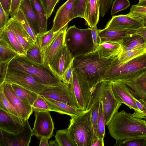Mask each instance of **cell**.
Returning a JSON list of instances; mask_svg holds the SVG:
<instances>
[{
    "mask_svg": "<svg viewBox=\"0 0 146 146\" xmlns=\"http://www.w3.org/2000/svg\"><path fill=\"white\" fill-rule=\"evenodd\" d=\"M106 125L109 134L116 141L146 138V119L124 110L116 113Z\"/></svg>",
    "mask_w": 146,
    "mask_h": 146,
    "instance_id": "1",
    "label": "cell"
},
{
    "mask_svg": "<svg viewBox=\"0 0 146 146\" xmlns=\"http://www.w3.org/2000/svg\"><path fill=\"white\" fill-rule=\"evenodd\" d=\"M115 57H102L94 51L74 57L73 66L74 71L95 87L104 80L106 72Z\"/></svg>",
    "mask_w": 146,
    "mask_h": 146,
    "instance_id": "2",
    "label": "cell"
},
{
    "mask_svg": "<svg viewBox=\"0 0 146 146\" xmlns=\"http://www.w3.org/2000/svg\"><path fill=\"white\" fill-rule=\"evenodd\" d=\"M146 72V52L124 63L115 57L108 68L103 80L131 81Z\"/></svg>",
    "mask_w": 146,
    "mask_h": 146,
    "instance_id": "3",
    "label": "cell"
},
{
    "mask_svg": "<svg viewBox=\"0 0 146 146\" xmlns=\"http://www.w3.org/2000/svg\"><path fill=\"white\" fill-rule=\"evenodd\" d=\"M8 68L29 74L46 86L56 85L62 82L48 66L33 62L24 55H19L12 59Z\"/></svg>",
    "mask_w": 146,
    "mask_h": 146,
    "instance_id": "4",
    "label": "cell"
},
{
    "mask_svg": "<svg viewBox=\"0 0 146 146\" xmlns=\"http://www.w3.org/2000/svg\"><path fill=\"white\" fill-rule=\"evenodd\" d=\"M90 109L71 117L68 128L74 146H91L94 136Z\"/></svg>",
    "mask_w": 146,
    "mask_h": 146,
    "instance_id": "5",
    "label": "cell"
},
{
    "mask_svg": "<svg viewBox=\"0 0 146 146\" xmlns=\"http://www.w3.org/2000/svg\"><path fill=\"white\" fill-rule=\"evenodd\" d=\"M65 42L74 58L94 50L91 28L79 29L75 25L67 29Z\"/></svg>",
    "mask_w": 146,
    "mask_h": 146,
    "instance_id": "6",
    "label": "cell"
},
{
    "mask_svg": "<svg viewBox=\"0 0 146 146\" xmlns=\"http://www.w3.org/2000/svg\"><path fill=\"white\" fill-rule=\"evenodd\" d=\"M93 94L101 100L107 125L122 105L115 98L112 92L110 82L102 80L94 87Z\"/></svg>",
    "mask_w": 146,
    "mask_h": 146,
    "instance_id": "7",
    "label": "cell"
},
{
    "mask_svg": "<svg viewBox=\"0 0 146 146\" xmlns=\"http://www.w3.org/2000/svg\"><path fill=\"white\" fill-rule=\"evenodd\" d=\"M70 86L78 108L83 111L88 110L94 87L74 70Z\"/></svg>",
    "mask_w": 146,
    "mask_h": 146,
    "instance_id": "8",
    "label": "cell"
},
{
    "mask_svg": "<svg viewBox=\"0 0 146 146\" xmlns=\"http://www.w3.org/2000/svg\"><path fill=\"white\" fill-rule=\"evenodd\" d=\"M14 84L39 94L46 86L25 73L8 68L4 82Z\"/></svg>",
    "mask_w": 146,
    "mask_h": 146,
    "instance_id": "9",
    "label": "cell"
},
{
    "mask_svg": "<svg viewBox=\"0 0 146 146\" xmlns=\"http://www.w3.org/2000/svg\"><path fill=\"white\" fill-rule=\"evenodd\" d=\"M33 135L28 119L25 123L24 129L16 133L0 129V146H28Z\"/></svg>",
    "mask_w": 146,
    "mask_h": 146,
    "instance_id": "10",
    "label": "cell"
},
{
    "mask_svg": "<svg viewBox=\"0 0 146 146\" xmlns=\"http://www.w3.org/2000/svg\"><path fill=\"white\" fill-rule=\"evenodd\" d=\"M38 94L79 108L74 98L70 85L62 82L57 85L46 86Z\"/></svg>",
    "mask_w": 146,
    "mask_h": 146,
    "instance_id": "11",
    "label": "cell"
},
{
    "mask_svg": "<svg viewBox=\"0 0 146 146\" xmlns=\"http://www.w3.org/2000/svg\"><path fill=\"white\" fill-rule=\"evenodd\" d=\"M35 120L32 129L33 135L38 139L50 138L53 134L54 123L49 111H35Z\"/></svg>",
    "mask_w": 146,
    "mask_h": 146,
    "instance_id": "12",
    "label": "cell"
},
{
    "mask_svg": "<svg viewBox=\"0 0 146 146\" xmlns=\"http://www.w3.org/2000/svg\"><path fill=\"white\" fill-rule=\"evenodd\" d=\"M1 85L5 97L19 116L25 121L28 120L33 111L32 106L19 98L13 90L11 83L4 82Z\"/></svg>",
    "mask_w": 146,
    "mask_h": 146,
    "instance_id": "13",
    "label": "cell"
},
{
    "mask_svg": "<svg viewBox=\"0 0 146 146\" xmlns=\"http://www.w3.org/2000/svg\"><path fill=\"white\" fill-rule=\"evenodd\" d=\"M74 58L65 43L56 53L48 66L62 80L64 73L72 63Z\"/></svg>",
    "mask_w": 146,
    "mask_h": 146,
    "instance_id": "14",
    "label": "cell"
},
{
    "mask_svg": "<svg viewBox=\"0 0 146 146\" xmlns=\"http://www.w3.org/2000/svg\"><path fill=\"white\" fill-rule=\"evenodd\" d=\"M112 90L116 99L119 102L133 109V114L135 117L140 118V112L135 103L131 96L130 88L124 82L115 81L110 82Z\"/></svg>",
    "mask_w": 146,
    "mask_h": 146,
    "instance_id": "15",
    "label": "cell"
},
{
    "mask_svg": "<svg viewBox=\"0 0 146 146\" xmlns=\"http://www.w3.org/2000/svg\"><path fill=\"white\" fill-rule=\"evenodd\" d=\"M77 0H67L57 10L51 29L55 33L59 31L74 19V9Z\"/></svg>",
    "mask_w": 146,
    "mask_h": 146,
    "instance_id": "16",
    "label": "cell"
},
{
    "mask_svg": "<svg viewBox=\"0 0 146 146\" xmlns=\"http://www.w3.org/2000/svg\"><path fill=\"white\" fill-rule=\"evenodd\" d=\"M68 25L55 34L52 40L42 52L43 64L48 66L56 53L65 44V36Z\"/></svg>",
    "mask_w": 146,
    "mask_h": 146,
    "instance_id": "17",
    "label": "cell"
},
{
    "mask_svg": "<svg viewBox=\"0 0 146 146\" xmlns=\"http://www.w3.org/2000/svg\"><path fill=\"white\" fill-rule=\"evenodd\" d=\"M25 121L0 108V129L11 133H19L24 129Z\"/></svg>",
    "mask_w": 146,
    "mask_h": 146,
    "instance_id": "18",
    "label": "cell"
},
{
    "mask_svg": "<svg viewBox=\"0 0 146 146\" xmlns=\"http://www.w3.org/2000/svg\"><path fill=\"white\" fill-rule=\"evenodd\" d=\"M144 26L137 20L125 15L113 16L107 23L105 29L114 30H137Z\"/></svg>",
    "mask_w": 146,
    "mask_h": 146,
    "instance_id": "19",
    "label": "cell"
},
{
    "mask_svg": "<svg viewBox=\"0 0 146 146\" xmlns=\"http://www.w3.org/2000/svg\"><path fill=\"white\" fill-rule=\"evenodd\" d=\"M100 0H86L84 11L86 25L90 27L97 26L99 21Z\"/></svg>",
    "mask_w": 146,
    "mask_h": 146,
    "instance_id": "20",
    "label": "cell"
},
{
    "mask_svg": "<svg viewBox=\"0 0 146 146\" xmlns=\"http://www.w3.org/2000/svg\"><path fill=\"white\" fill-rule=\"evenodd\" d=\"M136 30L135 29H108L105 28L98 30L101 38V43L105 42H112L120 44L125 38L135 33Z\"/></svg>",
    "mask_w": 146,
    "mask_h": 146,
    "instance_id": "21",
    "label": "cell"
},
{
    "mask_svg": "<svg viewBox=\"0 0 146 146\" xmlns=\"http://www.w3.org/2000/svg\"><path fill=\"white\" fill-rule=\"evenodd\" d=\"M22 10L30 27L37 35L39 34L38 18L30 0H22L19 8Z\"/></svg>",
    "mask_w": 146,
    "mask_h": 146,
    "instance_id": "22",
    "label": "cell"
},
{
    "mask_svg": "<svg viewBox=\"0 0 146 146\" xmlns=\"http://www.w3.org/2000/svg\"><path fill=\"white\" fill-rule=\"evenodd\" d=\"M11 28L26 53L30 46L35 43L21 24L13 18L9 19Z\"/></svg>",
    "mask_w": 146,
    "mask_h": 146,
    "instance_id": "23",
    "label": "cell"
},
{
    "mask_svg": "<svg viewBox=\"0 0 146 146\" xmlns=\"http://www.w3.org/2000/svg\"><path fill=\"white\" fill-rule=\"evenodd\" d=\"M43 98L49 106L51 111L68 115L71 117L77 115L83 111L80 108L67 103Z\"/></svg>",
    "mask_w": 146,
    "mask_h": 146,
    "instance_id": "24",
    "label": "cell"
},
{
    "mask_svg": "<svg viewBox=\"0 0 146 146\" xmlns=\"http://www.w3.org/2000/svg\"><path fill=\"white\" fill-rule=\"evenodd\" d=\"M0 39L4 40L19 55L25 56L26 53L13 31L9 21L5 28L0 31Z\"/></svg>",
    "mask_w": 146,
    "mask_h": 146,
    "instance_id": "25",
    "label": "cell"
},
{
    "mask_svg": "<svg viewBox=\"0 0 146 146\" xmlns=\"http://www.w3.org/2000/svg\"><path fill=\"white\" fill-rule=\"evenodd\" d=\"M121 49V45L119 43L105 42L100 44L94 51L101 57L109 58L118 56Z\"/></svg>",
    "mask_w": 146,
    "mask_h": 146,
    "instance_id": "26",
    "label": "cell"
},
{
    "mask_svg": "<svg viewBox=\"0 0 146 146\" xmlns=\"http://www.w3.org/2000/svg\"><path fill=\"white\" fill-rule=\"evenodd\" d=\"M121 44L122 49L119 55L130 50L146 48L145 40L141 36L136 33L125 38Z\"/></svg>",
    "mask_w": 146,
    "mask_h": 146,
    "instance_id": "27",
    "label": "cell"
},
{
    "mask_svg": "<svg viewBox=\"0 0 146 146\" xmlns=\"http://www.w3.org/2000/svg\"><path fill=\"white\" fill-rule=\"evenodd\" d=\"M124 82L138 96L146 100V72L135 80Z\"/></svg>",
    "mask_w": 146,
    "mask_h": 146,
    "instance_id": "28",
    "label": "cell"
},
{
    "mask_svg": "<svg viewBox=\"0 0 146 146\" xmlns=\"http://www.w3.org/2000/svg\"><path fill=\"white\" fill-rule=\"evenodd\" d=\"M100 102V100L98 97L93 95L88 109H90L92 111V120L94 131L93 143L99 139L98 119Z\"/></svg>",
    "mask_w": 146,
    "mask_h": 146,
    "instance_id": "29",
    "label": "cell"
},
{
    "mask_svg": "<svg viewBox=\"0 0 146 146\" xmlns=\"http://www.w3.org/2000/svg\"><path fill=\"white\" fill-rule=\"evenodd\" d=\"M14 92L22 101L31 106L37 98L38 94L18 85L11 84Z\"/></svg>",
    "mask_w": 146,
    "mask_h": 146,
    "instance_id": "30",
    "label": "cell"
},
{
    "mask_svg": "<svg viewBox=\"0 0 146 146\" xmlns=\"http://www.w3.org/2000/svg\"><path fill=\"white\" fill-rule=\"evenodd\" d=\"M37 14L38 19L40 30L39 34L47 31L48 18L40 0H30Z\"/></svg>",
    "mask_w": 146,
    "mask_h": 146,
    "instance_id": "31",
    "label": "cell"
},
{
    "mask_svg": "<svg viewBox=\"0 0 146 146\" xmlns=\"http://www.w3.org/2000/svg\"><path fill=\"white\" fill-rule=\"evenodd\" d=\"M19 55L4 40L0 39V62L11 60Z\"/></svg>",
    "mask_w": 146,
    "mask_h": 146,
    "instance_id": "32",
    "label": "cell"
},
{
    "mask_svg": "<svg viewBox=\"0 0 146 146\" xmlns=\"http://www.w3.org/2000/svg\"><path fill=\"white\" fill-rule=\"evenodd\" d=\"M25 56L33 62L43 64L42 52L37 42L30 46L26 51Z\"/></svg>",
    "mask_w": 146,
    "mask_h": 146,
    "instance_id": "33",
    "label": "cell"
},
{
    "mask_svg": "<svg viewBox=\"0 0 146 146\" xmlns=\"http://www.w3.org/2000/svg\"><path fill=\"white\" fill-rule=\"evenodd\" d=\"M13 18L21 24L35 43L36 42V35L29 25L22 10L19 9Z\"/></svg>",
    "mask_w": 146,
    "mask_h": 146,
    "instance_id": "34",
    "label": "cell"
},
{
    "mask_svg": "<svg viewBox=\"0 0 146 146\" xmlns=\"http://www.w3.org/2000/svg\"><path fill=\"white\" fill-rule=\"evenodd\" d=\"M127 15L146 25V7L133 5Z\"/></svg>",
    "mask_w": 146,
    "mask_h": 146,
    "instance_id": "35",
    "label": "cell"
},
{
    "mask_svg": "<svg viewBox=\"0 0 146 146\" xmlns=\"http://www.w3.org/2000/svg\"><path fill=\"white\" fill-rule=\"evenodd\" d=\"M56 33L51 29L48 31L39 34L37 35L36 42L42 52L52 40Z\"/></svg>",
    "mask_w": 146,
    "mask_h": 146,
    "instance_id": "36",
    "label": "cell"
},
{
    "mask_svg": "<svg viewBox=\"0 0 146 146\" xmlns=\"http://www.w3.org/2000/svg\"><path fill=\"white\" fill-rule=\"evenodd\" d=\"M146 52V48L130 50L119 55L118 61L120 63H124Z\"/></svg>",
    "mask_w": 146,
    "mask_h": 146,
    "instance_id": "37",
    "label": "cell"
},
{
    "mask_svg": "<svg viewBox=\"0 0 146 146\" xmlns=\"http://www.w3.org/2000/svg\"><path fill=\"white\" fill-rule=\"evenodd\" d=\"M55 137L59 146H74L69 136L67 128L57 131Z\"/></svg>",
    "mask_w": 146,
    "mask_h": 146,
    "instance_id": "38",
    "label": "cell"
},
{
    "mask_svg": "<svg viewBox=\"0 0 146 146\" xmlns=\"http://www.w3.org/2000/svg\"><path fill=\"white\" fill-rule=\"evenodd\" d=\"M130 94L140 111V118L146 119V100L138 96L131 88Z\"/></svg>",
    "mask_w": 146,
    "mask_h": 146,
    "instance_id": "39",
    "label": "cell"
},
{
    "mask_svg": "<svg viewBox=\"0 0 146 146\" xmlns=\"http://www.w3.org/2000/svg\"><path fill=\"white\" fill-rule=\"evenodd\" d=\"M0 108L8 112L19 117L15 109L5 97L2 85L0 86Z\"/></svg>",
    "mask_w": 146,
    "mask_h": 146,
    "instance_id": "40",
    "label": "cell"
},
{
    "mask_svg": "<svg viewBox=\"0 0 146 146\" xmlns=\"http://www.w3.org/2000/svg\"><path fill=\"white\" fill-rule=\"evenodd\" d=\"M106 125L102 102L100 100L98 119V129L99 139L104 140Z\"/></svg>",
    "mask_w": 146,
    "mask_h": 146,
    "instance_id": "41",
    "label": "cell"
},
{
    "mask_svg": "<svg viewBox=\"0 0 146 146\" xmlns=\"http://www.w3.org/2000/svg\"><path fill=\"white\" fill-rule=\"evenodd\" d=\"M114 146H146V138H135L116 141Z\"/></svg>",
    "mask_w": 146,
    "mask_h": 146,
    "instance_id": "42",
    "label": "cell"
},
{
    "mask_svg": "<svg viewBox=\"0 0 146 146\" xmlns=\"http://www.w3.org/2000/svg\"><path fill=\"white\" fill-rule=\"evenodd\" d=\"M32 109L35 111H50V109L43 96L38 95L32 106Z\"/></svg>",
    "mask_w": 146,
    "mask_h": 146,
    "instance_id": "43",
    "label": "cell"
},
{
    "mask_svg": "<svg viewBox=\"0 0 146 146\" xmlns=\"http://www.w3.org/2000/svg\"><path fill=\"white\" fill-rule=\"evenodd\" d=\"M129 0H115L113 2L111 11V15L125 9L130 6Z\"/></svg>",
    "mask_w": 146,
    "mask_h": 146,
    "instance_id": "44",
    "label": "cell"
},
{
    "mask_svg": "<svg viewBox=\"0 0 146 146\" xmlns=\"http://www.w3.org/2000/svg\"><path fill=\"white\" fill-rule=\"evenodd\" d=\"M60 0H40L47 18L54 12L55 7Z\"/></svg>",
    "mask_w": 146,
    "mask_h": 146,
    "instance_id": "45",
    "label": "cell"
},
{
    "mask_svg": "<svg viewBox=\"0 0 146 146\" xmlns=\"http://www.w3.org/2000/svg\"><path fill=\"white\" fill-rule=\"evenodd\" d=\"M86 0H77L74 9V19L84 18L85 7Z\"/></svg>",
    "mask_w": 146,
    "mask_h": 146,
    "instance_id": "46",
    "label": "cell"
},
{
    "mask_svg": "<svg viewBox=\"0 0 146 146\" xmlns=\"http://www.w3.org/2000/svg\"><path fill=\"white\" fill-rule=\"evenodd\" d=\"M74 70L72 62L64 73L62 78V82L69 85L70 84L72 81Z\"/></svg>",
    "mask_w": 146,
    "mask_h": 146,
    "instance_id": "47",
    "label": "cell"
},
{
    "mask_svg": "<svg viewBox=\"0 0 146 146\" xmlns=\"http://www.w3.org/2000/svg\"><path fill=\"white\" fill-rule=\"evenodd\" d=\"M11 60L0 62V85L4 82L7 73L8 66Z\"/></svg>",
    "mask_w": 146,
    "mask_h": 146,
    "instance_id": "48",
    "label": "cell"
},
{
    "mask_svg": "<svg viewBox=\"0 0 146 146\" xmlns=\"http://www.w3.org/2000/svg\"><path fill=\"white\" fill-rule=\"evenodd\" d=\"M100 13L101 16L104 17L111 6L113 0H100Z\"/></svg>",
    "mask_w": 146,
    "mask_h": 146,
    "instance_id": "49",
    "label": "cell"
},
{
    "mask_svg": "<svg viewBox=\"0 0 146 146\" xmlns=\"http://www.w3.org/2000/svg\"><path fill=\"white\" fill-rule=\"evenodd\" d=\"M9 16L6 13L1 5H0V31L3 30L8 23Z\"/></svg>",
    "mask_w": 146,
    "mask_h": 146,
    "instance_id": "50",
    "label": "cell"
},
{
    "mask_svg": "<svg viewBox=\"0 0 146 146\" xmlns=\"http://www.w3.org/2000/svg\"><path fill=\"white\" fill-rule=\"evenodd\" d=\"M91 30L92 37L93 39L94 50L101 43V38L99 35L97 26L90 27Z\"/></svg>",
    "mask_w": 146,
    "mask_h": 146,
    "instance_id": "51",
    "label": "cell"
},
{
    "mask_svg": "<svg viewBox=\"0 0 146 146\" xmlns=\"http://www.w3.org/2000/svg\"><path fill=\"white\" fill-rule=\"evenodd\" d=\"M22 0H12L10 15L11 18L13 17L15 13L19 9Z\"/></svg>",
    "mask_w": 146,
    "mask_h": 146,
    "instance_id": "52",
    "label": "cell"
},
{
    "mask_svg": "<svg viewBox=\"0 0 146 146\" xmlns=\"http://www.w3.org/2000/svg\"><path fill=\"white\" fill-rule=\"evenodd\" d=\"M12 0H0V5L6 14L9 16Z\"/></svg>",
    "mask_w": 146,
    "mask_h": 146,
    "instance_id": "53",
    "label": "cell"
},
{
    "mask_svg": "<svg viewBox=\"0 0 146 146\" xmlns=\"http://www.w3.org/2000/svg\"><path fill=\"white\" fill-rule=\"evenodd\" d=\"M136 33L143 37L146 44V27L143 26L139 28L137 30Z\"/></svg>",
    "mask_w": 146,
    "mask_h": 146,
    "instance_id": "54",
    "label": "cell"
},
{
    "mask_svg": "<svg viewBox=\"0 0 146 146\" xmlns=\"http://www.w3.org/2000/svg\"><path fill=\"white\" fill-rule=\"evenodd\" d=\"M50 139L47 137H42L40 139V146H49L48 141Z\"/></svg>",
    "mask_w": 146,
    "mask_h": 146,
    "instance_id": "55",
    "label": "cell"
},
{
    "mask_svg": "<svg viewBox=\"0 0 146 146\" xmlns=\"http://www.w3.org/2000/svg\"><path fill=\"white\" fill-rule=\"evenodd\" d=\"M104 140L99 139L95 142L93 143L91 146H104Z\"/></svg>",
    "mask_w": 146,
    "mask_h": 146,
    "instance_id": "56",
    "label": "cell"
},
{
    "mask_svg": "<svg viewBox=\"0 0 146 146\" xmlns=\"http://www.w3.org/2000/svg\"><path fill=\"white\" fill-rule=\"evenodd\" d=\"M136 5L137 6L146 7V0L139 1L138 3Z\"/></svg>",
    "mask_w": 146,
    "mask_h": 146,
    "instance_id": "57",
    "label": "cell"
},
{
    "mask_svg": "<svg viewBox=\"0 0 146 146\" xmlns=\"http://www.w3.org/2000/svg\"><path fill=\"white\" fill-rule=\"evenodd\" d=\"M49 146H59L56 139L54 140H51L50 141L49 143Z\"/></svg>",
    "mask_w": 146,
    "mask_h": 146,
    "instance_id": "58",
    "label": "cell"
},
{
    "mask_svg": "<svg viewBox=\"0 0 146 146\" xmlns=\"http://www.w3.org/2000/svg\"><path fill=\"white\" fill-rule=\"evenodd\" d=\"M144 27H146V25L144 26Z\"/></svg>",
    "mask_w": 146,
    "mask_h": 146,
    "instance_id": "59",
    "label": "cell"
},
{
    "mask_svg": "<svg viewBox=\"0 0 146 146\" xmlns=\"http://www.w3.org/2000/svg\"><path fill=\"white\" fill-rule=\"evenodd\" d=\"M142 0H139V1H142Z\"/></svg>",
    "mask_w": 146,
    "mask_h": 146,
    "instance_id": "60",
    "label": "cell"
}]
</instances>
